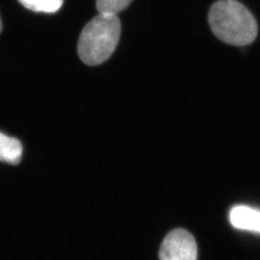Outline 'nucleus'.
I'll return each mask as SVG.
<instances>
[{
    "label": "nucleus",
    "instance_id": "f257e3e1",
    "mask_svg": "<svg viewBox=\"0 0 260 260\" xmlns=\"http://www.w3.org/2000/svg\"><path fill=\"white\" fill-rule=\"evenodd\" d=\"M214 35L223 43L246 47L257 36V22L251 12L236 0H219L208 15Z\"/></svg>",
    "mask_w": 260,
    "mask_h": 260
},
{
    "label": "nucleus",
    "instance_id": "6e6552de",
    "mask_svg": "<svg viewBox=\"0 0 260 260\" xmlns=\"http://www.w3.org/2000/svg\"><path fill=\"white\" fill-rule=\"evenodd\" d=\"M1 30H2V23H1V19H0V32H1Z\"/></svg>",
    "mask_w": 260,
    "mask_h": 260
},
{
    "label": "nucleus",
    "instance_id": "20e7f679",
    "mask_svg": "<svg viewBox=\"0 0 260 260\" xmlns=\"http://www.w3.org/2000/svg\"><path fill=\"white\" fill-rule=\"evenodd\" d=\"M230 221L235 229L260 233V209L237 205L230 211Z\"/></svg>",
    "mask_w": 260,
    "mask_h": 260
},
{
    "label": "nucleus",
    "instance_id": "39448f33",
    "mask_svg": "<svg viewBox=\"0 0 260 260\" xmlns=\"http://www.w3.org/2000/svg\"><path fill=\"white\" fill-rule=\"evenodd\" d=\"M20 141L0 132V161L11 165H18L22 156Z\"/></svg>",
    "mask_w": 260,
    "mask_h": 260
},
{
    "label": "nucleus",
    "instance_id": "f03ea898",
    "mask_svg": "<svg viewBox=\"0 0 260 260\" xmlns=\"http://www.w3.org/2000/svg\"><path fill=\"white\" fill-rule=\"evenodd\" d=\"M121 29L117 16L100 14L90 20L78 40L77 51L82 62L89 66L105 62L118 46Z\"/></svg>",
    "mask_w": 260,
    "mask_h": 260
},
{
    "label": "nucleus",
    "instance_id": "423d86ee",
    "mask_svg": "<svg viewBox=\"0 0 260 260\" xmlns=\"http://www.w3.org/2000/svg\"><path fill=\"white\" fill-rule=\"evenodd\" d=\"M27 9L38 13H56L62 7L64 0H19Z\"/></svg>",
    "mask_w": 260,
    "mask_h": 260
},
{
    "label": "nucleus",
    "instance_id": "0eeeda50",
    "mask_svg": "<svg viewBox=\"0 0 260 260\" xmlns=\"http://www.w3.org/2000/svg\"><path fill=\"white\" fill-rule=\"evenodd\" d=\"M132 0H96V8L102 15L117 16L127 8Z\"/></svg>",
    "mask_w": 260,
    "mask_h": 260
},
{
    "label": "nucleus",
    "instance_id": "7ed1b4c3",
    "mask_svg": "<svg viewBox=\"0 0 260 260\" xmlns=\"http://www.w3.org/2000/svg\"><path fill=\"white\" fill-rule=\"evenodd\" d=\"M198 247L194 236L182 229L168 234L159 250L160 260H197Z\"/></svg>",
    "mask_w": 260,
    "mask_h": 260
}]
</instances>
